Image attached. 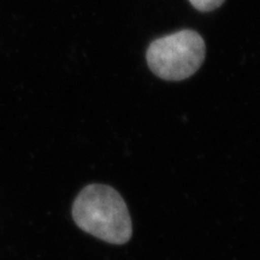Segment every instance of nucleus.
<instances>
[{
	"mask_svg": "<svg viewBox=\"0 0 260 260\" xmlns=\"http://www.w3.org/2000/svg\"><path fill=\"white\" fill-rule=\"evenodd\" d=\"M206 48L199 32L184 29L149 45L146 59L152 73L165 81H182L199 70Z\"/></svg>",
	"mask_w": 260,
	"mask_h": 260,
	"instance_id": "2",
	"label": "nucleus"
},
{
	"mask_svg": "<svg viewBox=\"0 0 260 260\" xmlns=\"http://www.w3.org/2000/svg\"><path fill=\"white\" fill-rule=\"evenodd\" d=\"M225 0H189V3L195 9L203 12L213 11L218 9Z\"/></svg>",
	"mask_w": 260,
	"mask_h": 260,
	"instance_id": "3",
	"label": "nucleus"
},
{
	"mask_svg": "<svg viewBox=\"0 0 260 260\" xmlns=\"http://www.w3.org/2000/svg\"><path fill=\"white\" fill-rule=\"evenodd\" d=\"M73 218L83 232L112 245H124L133 234L132 218L121 194L105 184L84 187L73 205Z\"/></svg>",
	"mask_w": 260,
	"mask_h": 260,
	"instance_id": "1",
	"label": "nucleus"
}]
</instances>
